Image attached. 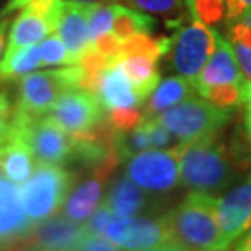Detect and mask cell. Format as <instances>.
<instances>
[{"mask_svg":"<svg viewBox=\"0 0 251 251\" xmlns=\"http://www.w3.org/2000/svg\"><path fill=\"white\" fill-rule=\"evenodd\" d=\"M113 33L121 41H126L135 34H149L155 28V20L150 18L149 15L123 7V5H113Z\"/></svg>","mask_w":251,"mask_h":251,"instance_id":"cell-23","label":"cell"},{"mask_svg":"<svg viewBox=\"0 0 251 251\" xmlns=\"http://www.w3.org/2000/svg\"><path fill=\"white\" fill-rule=\"evenodd\" d=\"M104 238L124 251H142L167 243L168 232L163 217H114L104 232Z\"/></svg>","mask_w":251,"mask_h":251,"instance_id":"cell-10","label":"cell"},{"mask_svg":"<svg viewBox=\"0 0 251 251\" xmlns=\"http://www.w3.org/2000/svg\"><path fill=\"white\" fill-rule=\"evenodd\" d=\"M104 111L97 95L72 88L64 92L49 111L51 118L69 135L88 132L103 119Z\"/></svg>","mask_w":251,"mask_h":251,"instance_id":"cell-9","label":"cell"},{"mask_svg":"<svg viewBox=\"0 0 251 251\" xmlns=\"http://www.w3.org/2000/svg\"><path fill=\"white\" fill-rule=\"evenodd\" d=\"M178 251H179V250H178Z\"/></svg>","mask_w":251,"mask_h":251,"instance_id":"cell-48","label":"cell"},{"mask_svg":"<svg viewBox=\"0 0 251 251\" xmlns=\"http://www.w3.org/2000/svg\"><path fill=\"white\" fill-rule=\"evenodd\" d=\"M142 251H178V248L175 247L172 242H167L163 245H158V247H153V248H149V250H142Z\"/></svg>","mask_w":251,"mask_h":251,"instance_id":"cell-43","label":"cell"},{"mask_svg":"<svg viewBox=\"0 0 251 251\" xmlns=\"http://www.w3.org/2000/svg\"><path fill=\"white\" fill-rule=\"evenodd\" d=\"M34 157L26 144L12 135L8 140L0 144V172L8 181L22 184L33 175Z\"/></svg>","mask_w":251,"mask_h":251,"instance_id":"cell-18","label":"cell"},{"mask_svg":"<svg viewBox=\"0 0 251 251\" xmlns=\"http://www.w3.org/2000/svg\"><path fill=\"white\" fill-rule=\"evenodd\" d=\"M74 184V175L61 165L38 163L34 173L25 181L22 204L33 224L43 222L61 209Z\"/></svg>","mask_w":251,"mask_h":251,"instance_id":"cell-4","label":"cell"},{"mask_svg":"<svg viewBox=\"0 0 251 251\" xmlns=\"http://www.w3.org/2000/svg\"><path fill=\"white\" fill-rule=\"evenodd\" d=\"M127 176L142 189L165 193L179 181V163L176 150H144L130 157Z\"/></svg>","mask_w":251,"mask_h":251,"instance_id":"cell-8","label":"cell"},{"mask_svg":"<svg viewBox=\"0 0 251 251\" xmlns=\"http://www.w3.org/2000/svg\"><path fill=\"white\" fill-rule=\"evenodd\" d=\"M155 62L157 61L142 54L123 56L118 62L142 103L147 101V98L160 83V74Z\"/></svg>","mask_w":251,"mask_h":251,"instance_id":"cell-20","label":"cell"},{"mask_svg":"<svg viewBox=\"0 0 251 251\" xmlns=\"http://www.w3.org/2000/svg\"><path fill=\"white\" fill-rule=\"evenodd\" d=\"M114 8L113 5H92L88 13V36L95 41L113 29Z\"/></svg>","mask_w":251,"mask_h":251,"instance_id":"cell-27","label":"cell"},{"mask_svg":"<svg viewBox=\"0 0 251 251\" xmlns=\"http://www.w3.org/2000/svg\"><path fill=\"white\" fill-rule=\"evenodd\" d=\"M92 3L78 2V0H67L64 2L61 22L57 26V34L77 64L78 56L90 44L88 36V13Z\"/></svg>","mask_w":251,"mask_h":251,"instance_id":"cell-15","label":"cell"},{"mask_svg":"<svg viewBox=\"0 0 251 251\" xmlns=\"http://www.w3.org/2000/svg\"><path fill=\"white\" fill-rule=\"evenodd\" d=\"M225 7H227V22L233 23L243 13L250 12L251 0H225Z\"/></svg>","mask_w":251,"mask_h":251,"instance_id":"cell-39","label":"cell"},{"mask_svg":"<svg viewBox=\"0 0 251 251\" xmlns=\"http://www.w3.org/2000/svg\"><path fill=\"white\" fill-rule=\"evenodd\" d=\"M97 97L103 111L118 108H137L139 104H142L119 64L109 65L104 70Z\"/></svg>","mask_w":251,"mask_h":251,"instance_id":"cell-16","label":"cell"},{"mask_svg":"<svg viewBox=\"0 0 251 251\" xmlns=\"http://www.w3.org/2000/svg\"><path fill=\"white\" fill-rule=\"evenodd\" d=\"M39 51H41L43 65H75L59 34L52 33L51 36L44 39L39 46Z\"/></svg>","mask_w":251,"mask_h":251,"instance_id":"cell-28","label":"cell"},{"mask_svg":"<svg viewBox=\"0 0 251 251\" xmlns=\"http://www.w3.org/2000/svg\"><path fill=\"white\" fill-rule=\"evenodd\" d=\"M78 2H85V3H92V2H98V0H78Z\"/></svg>","mask_w":251,"mask_h":251,"instance_id":"cell-46","label":"cell"},{"mask_svg":"<svg viewBox=\"0 0 251 251\" xmlns=\"http://www.w3.org/2000/svg\"><path fill=\"white\" fill-rule=\"evenodd\" d=\"M217 224L224 248L240 242L251 228V176L217 199Z\"/></svg>","mask_w":251,"mask_h":251,"instance_id":"cell-11","label":"cell"},{"mask_svg":"<svg viewBox=\"0 0 251 251\" xmlns=\"http://www.w3.org/2000/svg\"><path fill=\"white\" fill-rule=\"evenodd\" d=\"M104 181L106 179L103 176L93 173L92 178L85 179L78 186L70 189L69 196L65 198V205H64L65 217H69L70 220H74L77 224L88 219L97 210L100 201H101Z\"/></svg>","mask_w":251,"mask_h":251,"instance_id":"cell-17","label":"cell"},{"mask_svg":"<svg viewBox=\"0 0 251 251\" xmlns=\"http://www.w3.org/2000/svg\"><path fill=\"white\" fill-rule=\"evenodd\" d=\"M26 3H28V0H10V2L3 7L2 12H0V18L10 17V15L13 12H17V10H23L26 7Z\"/></svg>","mask_w":251,"mask_h":251,"instance_id":"cell-40","label":"cell"},{"mask_svg":"<svg viewBox=\"0 0 251 251\" xmlns=\"http://www.w3.org/2000/svg\"><path fill=\"white\" fill-rule=\"evenodd\" d=\"M155 119L167 127L181 144L215 137L228 123L230 111L210 101L189 97L160 113Z\"/></svg>","mask_w":251,"mask_h":251,"instance_id":"cell-3","label":"cell"},{"mask_svg":"<svg viewBox=\"0 0 251 251\" xmlns=\"http://www.w3.org/2000/svg\"><path fill=\"white\" fill-rule=\"evenodd\" d=\"M15 118V106L10 101L8 95L0 93V144L10 139L12 124Z\"/></svg>","mask_w":251,"mask_h":251,"instance_id":"cell-34","label":"cell"},{"mask_svg":"<svg viewBox=\"0 0 251 251\" xmlns=\"http://www.w3.org/2000/svg\"><path fill=\"white\" fill-rule=\"evenodd\" d=\"M8 25H10V18H8V17H3V18H0V54H2V51H3V46H5V39H7Z\"/></svg>","mask_w":251,"mask_h":251,"instance_id":"cell-41","label":"cell"},{"mask_svg":"<svg viewBox=\"0 0 251 251\" xmlns=\"http://www.w3.org/2000/svg\"><path fill=\"white\" fill-rule=\"evenodd\" d=\"M247 130H248V137L251 144V103L248 104V111H247Z\"/></svg>","mask_w":251,"mask_h":251,"instance_id":"cell-45","label":"cell"},{"mask_svg":"<svg viewBox=\"0 0 251 251\" xmlns=\"http://www.w3.org/2000/svg\"><path fill=\"white\" fill-rule=\"evenodd\" d=\"M33 227L25 214L18 186L8 179H0V245L25 242Z\"/></svg>","mask_w":251,"mask_h":251,"instance_id":"cell-14","label":"cell"},{"mask_svg":"<svg viewBox=\"0 0 251 251\" xmlns=\"http://www.w3.org/2000/svg\"><path fill=\"white\" fill-rule=\"evenodd\" d=\"M12 135L28 145L38 163L62 165L72 157L70 135L48 116L28 118L15 109Z\"/></svg>","mask_w":251,"mask_h":251,"instance_id":"cell-6","label":"cell"},{"mask_svg":"<svg viewBox=\"0 0 251 251\" xmlns=\"http://www.w3.org/2000/svg\"><path fill=\"white\" fill-rule=\"evenodd\" d=\"M72 251H119V248L104 237L87 233Z\"/></svg>","mask_w":251,"mask_h":251,"instance_id":"cell-37","label":"cell"},{"mask_svg":"<svg viewBox=\"0 0 251 251\" xmlns=\"http://www.w3.org/2000/svg\"><path fill=\"white\" fill-rule=\"evenodd\" d=\"M93 46L97 51H100L103 56H106L108 59H111L113 62H119L121 59V39H118L114 36V33H106L103 36H100L98 39H95Z\"/></svg>","mask_w":251,"mask_h":251,"instance_id":"cell-36","label":"cell"},{"mask_svg":"<svg viewBox=\"0 0 251 251\" xmlns=\"http://www.w3.org/2000/svg\"><path fill=\"white\" fill-rule=\"evenodd\" d=\"M139 10L149 13L170 15L181 8V0H130Z\"/></svg>","mask_w":251,"mask_h":251,"instance_id":"cell-33","label":"cell"},{"mask_svg":"<svg viewBox=\"0 0 251 251\" xmlns=\"http://www.w3.org/2000/svg\"><path fill=\"white\" fill-rule=\"evenodd\" d=\"M172 48V39L160 38L155 39L150 34H135L126 41H121V57L130 56V54H142L153 61H158L165 52Z\"/></svg>","mask_w":251,"mask_h":251,"instance_id":"cell-25","label":"cell"},{"mask_svg":"<svg viewBox=\"0 0 251 251\" xmlns=\"http://www.w3.org/2000/svg\"><path fill=\"white\" fill-rule=\"evenodd\" d=\"M114 217H116V215L113 214V210L103 202L92 214V217L88 219V222L85 224V232L92 233V235H100V237H104V232H106L109 222H111Z\"/></svg>","mask_w":251,"mask_h":251,"instance_id":"cell-31","label":"cell"},{"mask_svg":"<svg viewBox=\"0 0 251 251\" xmlns=\"http://www.w3.org/2000/svg\"><path fill=\"white\" fill-rule=\"evenodd\" d=\"M242 103H251V83L242 85Z\"/></svg>","mask_w":251,"mask_h":251,"instance_id":"cell-42","label":"cell"},{"mask_svg":"<svg viewBox=\"0 0 251 251\" xmlns=\"http://www.w3.org/2000/svg\"><path fill=\"white\" fill-rule=\"evenodd\" d=\"M193 20H198L209 28L219 26L227 20L225 0H186Z\"/></svg>","mask_w":251,"mask_h":251,"instance_id":"cell-26","label":"cell"},{"mask_svg":"<svg viewBox=\"0 0 251 251\" xmlns=\"http://www.w3.org/2000/svg\"><path fill=\"white\" fill-rule=\"evenodd\" d=\"M104 119L118 134H126L142 123L144 113L137 108H118L104 111Z\"/></svg>","mask_w":251,"mask_h":251,"instance_id":"cell-29","label":"cell"},{"mask_svg":"<svg viewBox=\"0 0 251 251\" xmlns=\"http://www.w3.org/2000/svg\"><path fill=\"white\" fill-rule=\"evenodd\" d=\"M219 34L193 20L172 38V64L181 77L194 82L217 46Z\"/></svg>","mask_w":251,"mask_h":251,"instance_id":"cell-7","label":"cell"},{"mask_svg":"<svg viewBox=\"0 0 251 251\" xmlns=\"http://www.w3.org/2000/svg\"><path fill=\"white\" fill-rule=\"evenodd\" d=\"M233 52L243 75V83H251V48L242 43H232Z\"/></svg>","mask_w":251,"mask_h":251,"instance_id":"cell-38","label":"cell"},{"mask_svg":"<svg viewBox=\"0 0 251 251\" xmlns=\"http://www.w3.org/2000/svg\"><path fill=\"white\" fill-rule=\"evenodd\" d=\"M104 204L113 210V214L116 217L129 219L142 212V209L147 204V196H145L142 188L137 186L126 175L111 186L108 198L104 199Z\"/></svg>","mask_w":251,"mask_h":251,"instance_id":"cell-22","label":"cell"},{"mask_svg":"<svg viewBox=\"0 0 251 251\" xmlns=\"http://www.w3.org/2000/svg\"><path fill=\"white\" fill-rule=\"evenodd\" d=\"M62 7H64L62 0H28L25 8L41 15V17L46 18L48 22L57 29L59 22H61Z\"/></svg>","mask_w":251,"mask_h":251,"instance_id":"cell-30","label":"cell"},{"mask_svg":"<svg viewBox=\"0 0 251 251\" xmlns=\"http://www.w3.org/2000/svg\"><path fill=\"white\" fill-rule=\"evenodd\" d=\"M144 124L147 127V132H149V137H150V142H152V147L155 149H168L172 145L173 139H172V132L163 127L155 118H145L144 116Z\"/></svg>","mask_w":251,"mask_h":251,"instance_id":"cell-32","label":"cell"},{"mask_svg":"<svg viewBox=\"0 0 251 251\" xmlns=\"http://www.w3.org/2000/svg\"><path fill=\"white\" fill-rule=\"evenodd\" d=\"M168 242L179 251H210L224 248L217 224V198L191 191L172 212L163 215Z\"/></svg>","mask_w":251,"mask_h":251,"instance_id":"cell-1","label":"cell"},{"mask_svg":"<svg viewBox=\"0 0 251 251\" xmlns=\"http://www.w3.org/2000/svg\"><path fill=\"white\" fill-rule=\"evenodd\" d=\"M56 31V28L48 22L41 15L31 12L28 8H23V12L18 15L17 20L12 25V31H10L7 54H13L15 51L31 44H36ZM5 54V56H7Z\"/></svg>","mask_w":251,"mask_h":251,"instance_id":"cell-19","label":"cell"},{"mask_svg":"<svg viewBox=\"0 0 251 251\" xmlns=\"http://www.w3.org/2000/svg\"><path fill=\"white\" fill-rule=\"evenodd\" d=\"M41 51L39 46L31 44V46L22 48L13 54H7L5 59L0 62V80H15L25 77L31 70L41 67Z\"/></svg>","mask_w":251,"mask_h":251,"instance_id":"cell-24","label":"cell"},{"mask_svg":"<svg viewBox=\"0 0 251 251\" xmlns=\"http://www.w3.org/2000/svg\"><path fill=\"white\" fill-rule=\"evenodd\" d=\"M238 251H251V235H248L242 242H238Z\"/></svg>","mask_w":251,"mask_h":251,"instance_id":"cell-44","label":"cell"},{"mask_svg":"<svg viewBox=\"0 0 251 251\" xmlns=\"http://www.w3.org/2000/svg\"><path fill=\"white\" fill-rule=\"evenodd\" d=\"M82 75L78 65H67L61 70L25 75L20 80L18 103L15 109L28 118H41L51 111L64 92L77 88Z\"/></svg>","mask_w":251,"mask_h":251,"instance_id":"cell-5","label":"cell"},{"mask_svg":"<svg viewBox=\"0 0 251 251\" xmlns=\"http://www.w3.org/2000/svg\"><path fill=\"white\" fill-rule=\"evenodd\" d=\"M230 39L232 43H242L251 48V10L230 23Z\"/></svg>","mask_w":251,"mask_h":251,"instance_id":"cell-35","label":"cell"},{"mask_svg":"<svg viewBox=\"0 0 251 251\" xmlns=\"http://www.w3.org/2000/svg\"><path fill=\"white\" fill-rule=\"evenodd\" d=\"M85 235V225L65 215H54L33 227L28 235V247L29 251H72Z\"/></svg>","mask_w":251,"mask_h":251,"instance_id":"cell-13","label":"cell"},{"mask_svg":"<svg viewBox=\"0 0 251 251\" xmlns=\"http://www.w3.org/2000/svg\"><path fill=\"white\" fill-rule=\"evenodd\" d=\"M196 92L191 80L184 77H168L157 85L153 93L145 101L144 116L155 118L157 114L167 111L168 108L181 103Z\"/></svg>","mask_w":251,"mask_h":251,"instance_id":"cell-21","label":"cell"},{"mask_svg":"<svg viewBox=\"0 0 251 251\" xmlns=\"http://www.w3.org/2000/svg\"><path fill=\"white\" fill-rule=\"evenodd\" d=\"M179 163V179L196 193L214 196L227 188L235 176L232 158L215 137L179 144L175 147Z\"/></svg>","mask_w":251,"mask_h":251,"instance_id":"cell-2","label":"cell"},{"mask_svg":"<svg viewBox=\"0 0 251 251\" xmlns=\"http://www.w3.org/2000/svg\"><path fill=\"white\" fill-rule=\"evenodd\" d=\"M193 85L202 98L215 90L242 88L243 75L237 64L232 44L219 36L214 54L205 62Z\"/></svg>","mask_w":251,"mask_h":251,"instance_id":"cell-12","label":"cell"},{"mask_svg":"<svg viewBox=\"0 0 251 251\" xmlns=\"http://www.w3.org/2000/svg\"><path fill=\"white\" fill-rule=\"evenodd\" d=\"M0 179H2V178H0Z\"/></svg>","mask_w":251,"mask_h":251,"instance_id":"cell-47","label":"cell"}]
</instances>
